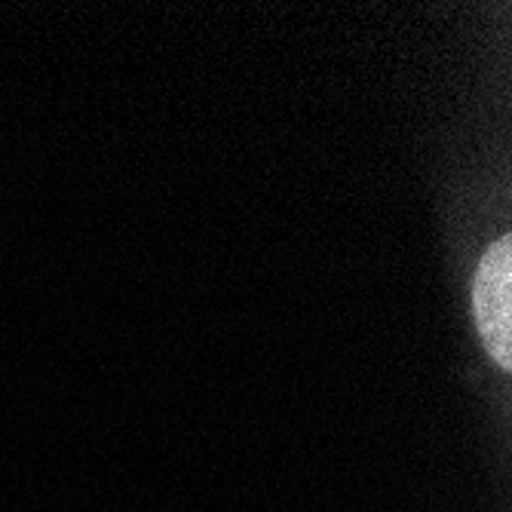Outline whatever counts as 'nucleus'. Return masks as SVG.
<instances>
[{"label":"nucleus","mask_w":512,"mask_h":512,"mask_svg":"<svg viewBox=\"0 0 512 512\" xmlns=\"http://www.w3.org/2000/svg\"><path fill=\"white\" fill-rule=\"evenodd\" d=\"M476 319L482 338L488 344V353L497 359L500 368H509L512 362V240L503 237L488 249V255L479 264L476 273Z\"/></svg>","instance_id":"obj_1"}]
</instances>
